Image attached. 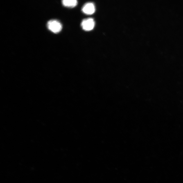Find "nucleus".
<instances>
[{"label":"nucleus","instance_id":"nucleus-1","mask_svg":"<svg viewBox=\"0 0 183 183\" xmlns=\"http://www.w3.org/2000/svg\"><path fill=\"white\" fill-rule=\"evenodd\" d=\"M47 27L50 30L54 33H58L62 29V26L58 21L52 20L47 23Z\"/></svg>","mask_w":183,"mask_h":183},{"label":"nucleus","instance_id":"nucleus-2","mask_svg":"<svg viewBox=\"0 0 183 183\" xmlns=\"http://www.w3.org/2000/svg\"><path fill=\"white\" fill-rule=\"evenodd\" d=\"M95 25L94 21L92 18L84 20L81 24L82 29L86 31H90L93 30L94 27Z\"/></svg>","mask_w":183,"mask_h":183},{"label":"nucleus","instance_id":"nucleus-3","mask_svg":"<svg viewBox=\"0 0 183 183\" xmlns=\"http://www.w3.org/2000/svg\"><path fill=\"white\" fill-rule=\"evenodd\" d=\"M95 10V5L93 3H86L83 7L82 11L84 13L88 15H91L94 13Z\"/></svg>","mask_w":183,"mask_h":183},{"label":"nucleus","instance_id":"nucleus-4","mask_svg":"<svg viewBox=\"0 0 183 183\" xmlns=\"http://www.w3.org/2000/svg\"><path fill=\"white\" fill-rule=\"evenodd\" d=\"M62 4L64 6L73 8L78 4V1L76 0H64L62 1Z\"/></svg>","mask_w":183,"mask_h":183}]
</instances>
